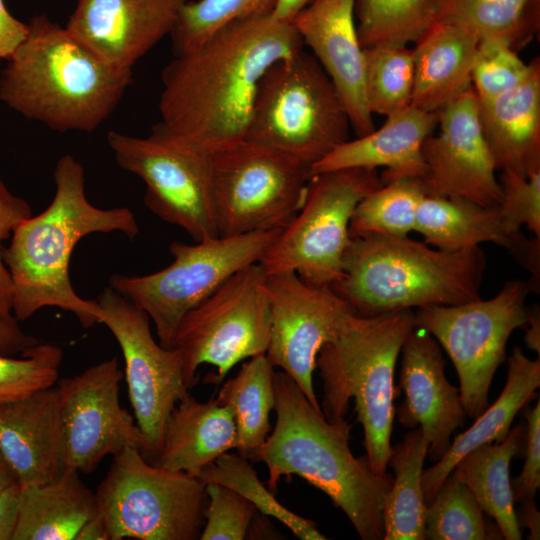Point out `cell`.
I'll use <instances>...</instances> for the list:
<instances>
[{
    "mask_svg": "<svg viewBox=\"0 0 540 540\" xmlns=\"http://www.w3.org/2000/svg\"><path fill=\"white\" fill-rule=\"evenodd\" d=\"M303 49L292 23L272 12L230 22L164 67L160 122L210 154L239 143L264 73Z\"/></svg>",
    "mask_w": 540,
    "mask_h": 540,
    "instance_id": "6da1fadb",
    "label": "cell"
},
{
    "mask_svg": "<svg viewBox=\"0 0 540 540\" xmlns=\"http://www.w3.org/2000/svg\"><path fill=\"white\" fill-rule=\"evenodd\" d=\"M53 179L56 190L49 206L20 223L9 246L2 248L12 283V314L21 322L43 307H58L90 328L99 323V305L73 289L72 252L89 234L121 232L132 241L139 227L129 208L102 209L89 202L84 168L72 155L59 158Z\"/></svg>",
    "mask_w": 540,
    "mask_h": 540,
    "instance_id": "7a4b0ae2",
    "label": "cell"
},
{
    "mask_svg": "<svg viewBox=\"0 0 540 540\" xmlns=\"http://www.w3.org/2000/svg\"><path fill=\"white\" fill-rule=\"evenodd\" d=\"M276 422L272 433L248 458L263 462L267 485L298 475L340 508L363 540H383V506L393 477L376 475L366 456L349 446L346 419L329 422L285 372L274 374Z\"/></svg>",
    "mask_w": 540,
    "mask_h": 540,
    "instance_id": "3957f363",
    "label": "cell"
},
{
    "mask_svg": "<svg viewBox=\"0 0 540 540\" xmlns=\"http://www.w3.org/2000/svg\"><path fill=\"white\" fill-rule=\"evenodd\" d=\"M132 70L106 62L47 15L33 16L0 74V101L58 132H92L115 110Z\"/></svg>",
    "mask_w": 540,
    "mask_h": 540,
    "instance_id": "277c9868",
    "label": "cell"
},
{
    "mask_svg": "<svg viewBox=\"0 0 540 540\" xmlns=\"http://www.w3.org/2000/svg\"><path fill=\"white\" fill-rule=\"evenodd\" d=\"M486 266L480 247L443 251L408 236L351 237L331 288L362 316L459 305L481 298Z\"/></svg>",
    "mask_w": 540,
    "mask_h": 540,
    "instance_id": "5b68a950",
    "label": "cell"
},
{
    "mask_svg": "<svg viewBox=\"0 0 540 540\" xmlns=\"http://www.w3.org/2000/svg\"><path fill=\"white\" fill-rule=\"evenodd\" d=\"M414 328L413 309L374 316L352 313L316 359L323 381L322 413L329 422L343 420L350 400L354 401L364 431L365 456L378 476L387 473L392 447L395 366Z\"/></svg>",
    "mask_w": 540,
    "mask_h": 540,
    "instance_id": "8992f818",
    "label": "cell"
},
{
    "mask_svg": "<svg viewBox=\"0 0 540 540\" xmlns=\"http://www.w3.org/2000/svg\"><path fill=\"white\" fill-rule=\"evenodd\" d=\"M343 101L317 59L304 49L261 78L245 139L311 167L348 140Z\"/></svg>",
    "mask_w": 540,
    "mask_h": 540,
    "instance_id": "52a82bcc",
    "label": "cell"
},
{
    "mask_svg": "<svg viewBox=\"0 0 540 540\" xmlns=\"http://www.w3.org/2000/svg\"><path fill=\"white\" fill-rule=\"evenodd\" d=\"M95 495L108 540H195L204 526L205 484L148 462L134 447L113 455Z\"/></svg>",
    "mask_w": 540,
    "mask_h": 540,
    "instance_id": "ba28073f",
    "label": "cell"
},
{
    "mask_svg": "<svg viewBox=\"0 0 540 540\" xmlns=\"http://www.w3.org/2000/svg\"><path fill=\"white\" fill-rule=\"evenodd\" d=\"M281 229L212 237L195 244L173 241V261L144 276L113 274L109 286L142 309L159 344L172 348L183 317L237 271L259 262Z\"/></svg>",
    "mask_w": 540,
    "mask_h": 540,
    "instance_id": "9c48e42d",
    "label": "cell"
},
{
    "mask_svg": "<svg viewBox=\"0 0 540 540\" xmlns=\"http://www.w3.org/2000/svg\"><path fill=\"white\" fill-rule=\"evenodd\" d=\"M383 185L377 169L348 168L313 174L306 200L259 261L268 275L293 271L316 286L332 287L343 274L358 203Z\"/></svg>",
    "mask_w": 540,
    "mask_h": 540,
    "instance_id": "30bf717a",
    "label": "cell"
},
{
    "mask_svg": "<svg viewBox=\"0 0 540 540\" xmlns=\"http://www.w3.org/2000/svg\"><path fill=\"white\" fill-rule=\"evenodd\" d=\"M268 274L259 262L234 273L183 317L172 348L190 388L198 367L211 364L219 384L240 361L266 354L270 334Z\"/></svg>",
    "mask_w": 540,
    "mask_h": 540,
    "instance_id": "8fae6325",
    "label": "cell"
},
{
    "mask_svg": "<svg viewBox=\"0 0 540 540\" xmlns=\"http://www.w3.org/2000/svg\"><path fill=\"white\" fill-rule=\"evenodd\" d=\"M310 177L308 167L246 139L213 153L218 236L283 229L302 208Z\"/></svg>",
    "mask_w": 540,
    "mask_h": 540,
    "instance_id": "7c38bea8",
    "label": "cell"
},
{
    "mask_svg": "<svg viewBox=\"0 0 540 540\" xmlns=\"http://www.w3.org/2000/svg\"><path fill=\"white\" fill-rule=\"evenodd\" d=\"M528 280L507 281L489 300L418 308L415 327L430 333L449 355L460 382V398L468 417L476 419L488 406L489 390L505 359L512 332L528 318Z\"/></svg>",
    "mask_w": 540,
    "mask_h": 540,
    "instance_id": "4fadbf2b",
    "label": "cell"
},
{
    "mask_svg": "<svg viewBox=\"0 0 540 540\" xmlns=\"http://www.w3.org/2000/svg\"><path fill=\"white\" fill-rule=\"evenodd\" d=\"M107 143L117 164L143 180L146 207L197 242L217 237L211 155L172 133L161 122L146 137L109 131Z\"/></svg>",
    "mask_w": 540,
    "mask_h": 540,
    "instance_id": "5bb4252c",
    "label": "cell"
},
{
    "mask_svg": "<svg viewBox=\"0 0 540 540\" xmlns=\"http://www.w3.org/2000/svg\"><path fill=\"white\" fill-rule=\"evenodd\" d=\"M96 301L99 323L111 331L123 354L128 395L143 438L140 452L155 464L168 418L189 392L180 354L175 348H164L156 342L147 314L110 286Z\"/></svg>",
    "mask_w": 540,
    "mask_h": 540,
    "instance_id": "9a60e30c",
    "label": "cell"
},
{
    "mask_svg": "<svg viewBox=\"0 0 540 540\" xmlns=\"http://www.w3.org/2000/svg\"><path fill=\"white\" fill-rule=\"evenodd\" d=\"M267 287L270 334L265 355L322 412L313 387L316 359L355 312L331 287L307 283L293 271L268 275Z\"/></svg>",
    "mask_w": 540,
    "mask_h": 540,
    "instance_id": "2e32d148",
    "label": "cell"
},
{
    "mask_svg": "<svg viewBox=\"0 0 540 540\" xmlns=\"http://www.w3.org/2000/svg\"><path fill=\"white\" fill-rule=\"evenodd\" d=\"M123 373L113 357L58 381L63 470L91 473L108 455L141 451L142 434L119 400Z\"/></svg>",
    "mask_w": 540,
    "mask_h": 540,
    "instance_id": "e0dca14e",
    "label": "cell"
},
{
    "mask_svg": "<svg viewBox=\"0 0 540 540\" xmlns=\"http://www.w3.org/2000/svg\"><path fill=\"white\" fill-rule=\"evenodd\" d=\"M437 113L439 130L422 147L426 172L420 181L425 194L458 196L486 207L498 205L501 187L472 86Z\"/></svg>",
    "mask_w": 540,
    "mask_h": 540,
    "instance_id": "ac0fdd59",
    "label": "cell"
},
{
    "mask_svg": "<svg viewBox=\"0 0 540 540\" xmlns=\"http://www.w3.org/2000/svg\"><path fill=\"white\" fill-rule=\"evenodd\" d=\"M400 386L405 400L398 408L399 422L420 427L429 442L427 455L440 460L451 445V435L465 424L460 390L445 376L440 344L427 331L415 327L401 352Z\"/></svg>",
    "mask_w": 540,
    "mask_h": 540,
    "instance_id": "d6986e66",
    "label": "cell"
},
{
    "mask_svg": "<svg viewBox=\"0 0 540 540\" xmlns=\"http://www.w3.org/2000/svg\"><path fill=\"white\" fill-rule=\"evenodd\" d=\"M187 0H78L66 29L111 65L134 64L169 35Z\"/></svg>",
    "mask_w": 540,
    "mask_h": 540,
    "instance_id": "ffe728a7",
    "label": "cell"
},
{
    "mask_svg": "<svg viewBox=\"0 0 540 540\" xmlns=\"http://www.w3.org/2000/svg\"><path fill=\"white\" fill-rule=\"evenodd\" d=\"M355 0H311L290 21L336 87L358 137L375 129L365 98V59Z\"/></svg>",
    "mask_w": 540,
    "mask_h": 540,
    "instance_id": "44dd1931",
    "label": "cell"
},
{
    "mask_svg": "<svg viewBox=\"0 0 540 540\" xmlns=\"http://www.w3.org/2000/svg\"><path fill=\"white\" fill-rule=\"evenodd\" d=\"M0 453L19 487L46 483L64 472L57 387L0 404Z\"/></svg>",
    "mask_w": 540,
    "mask_h": 540,
    "instance_id": "7402d4cb",
    "label": "cell"
},
{
    "mask_svg": "<svg viewBox=\"0 0 540 540\" xmlns=\"http://www.w3.org/2000/svg\"><path fill=\"white\" fill-rule=\"evenodd\" d=\"M438 123V113L412 105L386 117L385 123L355 140H347L311 167V175L348 168L377 169L382 183L400 178L422 179L426 172L422 147Z\"/></svg>",
    "mask_w": 540,
    "mask_h": 540,
    "instance_id": "603a6c76",
    "label": "cell"
},
{
    "mask_svg": "<svg viewBox=\"0 0 540 540\" xmlns=\"http://www.w3.org/2000/svg\"><path fill=\"white\" fill-rule=\"evenodd\" d=\"M478 108L496 169L524 177L540 170L539 60L522 83L496 97L478 100Z\"/></svg>",
    "mask_w": 540,
    "mask_h": 540,
    "instance_id": "cb8c5ba5",
    "label": "cell"
},
{
    "mask_svg": "<svg viewBox=\"0 0 540 540\" xmlns=\"http://www.w3.org/2000/svg\"><path fill=\"white\" fill-rule=\"evenodd\" d=\"M479 38L449 22L437 21L415 43L411 105L440 111L471 87V71Z\"/></svg>",
    "mask_w": 540,
    "mask_h": 540,
    "instance_id": "d4e9b609",
    "label": "cell"
},
{
    "mask_svg": "<svg viewBox=\"0 0 540 540\" xmlns=\"http://www.w3.org/2000/svg\"><path fill=\"white\" fill-rule=\"evenodd\" d=\"M232 411L215 398L199 402L189 392L172 410L156 465L197 475L230 449H235Z\"/></svg>",
    "mask_w": 540,
    "mask_h": 540,
    "instance_id": "484cf974",
    "label": "cell"
},
{
    "mask_svg": "<svg viewBox=\"0 0 540 540\" xmlns=\"http://www.w3.org/2000/svg\"><path fill=\"white\" fill-rule=\"evenodd\" d=\"M539 386V357L532 360L521 348L514 347L508 358L507 380L499 397L475 419L471 427L454 438L440 460L423 470L422 488L427 505L462 457L483 444L493 441L497 443L505 439L515 416L535 398V391Z\"/></svg>",
    "mask_w": 540,
    "mask_h": 540,
    "instance_id": "4316f807",
    "label": "cell"
},
{
    "mask_svg": "<svg viewBox=\"0 0 540 540\" xmlns=\"http://www.w3.org/2000/svg\"><path fill=\"white\" fill-rule=\"evenodd\" d=\"M96 513L95 493L79 472L67 470L49 482L20 487L12 540H76Z\"/></svg>",
    "mask_w": 540,
    "mask_h": 540,
    "instance_id": "83f0119b",
    "label": "cell"
},
{
    "mask_svg": "<svg viewBox=\"0 0 540 540\" xmlns=\"http://www.w3.org/2000/svg\"><path fill=\"white\" fill-rule=\"evenodd\" d=\"M526 427L510 429L504 440L483 444L462 457L452 470L469 488L480 507L492 517L506 540H521L509 477L512 458L523 448Z\"/></svg>",
    "mask_w": 540,
    "mask_h": 540,
    "instance_id": "f1b7e54d",
    "label": "cell"
},
{
    "mask_svg": "<svg viewBox=\"0 0 540 540\" xmlns=\"http://www.w3.org/2000/svg\"><path fill=\"white\" fill-rule=\"evenodd\" d=\"M414 231L426 244L443 251L468 250L484 242L509 250L521 232H506L498 205L486 207L458 196L428 195L418 207Z\"/></svg>",
    "mask_w": 540,
    "mask_h": 540,
    "instance_id": "f546056e",
    "label": "cell"
},
{
    "mask_svg": "<svg viewBox=\"0 0 540 540\" xmlns=\"http://www.w3.org/2000/svg\"><path fill=\"white\" fill-rule=\"evenodd\" d=\"M428 447L420 427L391 447L388 466L395 477L383 506V540H425L422 474Z\"/></svg>",
    "mask_w": 540,
    "mask_h": 540,
    "instance_id": "4dcf8cb0",
    "label": "cell"
},
{
    "mask_svg": "<svg viewBox=\"0 0 540 540\" xmlns=\"http://www.w3.org/2000/svg\"><path fill=\"white\" fill-rule=\"evenodd\" d=\"M274 367L265 354L251 357L223 384L216 400L229 407L236 426L235 449L249 457L268 437L275 406Z\"/></svg>",
    "mask_w": 540,
    "mask_h": 540,
    "instance_id": "1f68e13d",
    "label": "cell"
},
{
    "mask_svg": "<svg viewBox=\"0 0 540 540\" xmlns=\"http://www.w3.org/2000/svg\"><path fill=\"white\" fill-rule=\"evenodd\" d=\"M540 0H441L437 21L456 24L479 40L499 39L515 51L539 25Z\"/></svg>",
    "mask_w": 540,
    "mask_h": 540,
    "instance_id": "d6a6232c",
    "label": "cell"
},
{
    "mask_svg": "<svg viewBox=\"0 0 540 540\" xmlns=\"http://www.w3.org/2000/svg\"><path fill=\"white\" fill-rule=\"evenodd\" d=\"M441 0H355L354 16L363 49L406 47L437 22Z\"/></svg>",
    "mask_w": 540,
    "mask_h": 540,
    "instance_id": "836d02e7",
    "label": "cell"
},
{
    "mask_svg": "<svg viewBox=\"0 0 540 540\" xmlns=\"http://www.w3.org/2000/svg\"><path fill=\"white\" fill-rule=\"evenodd\" d=\"M425 195L420 179L400 178L384 183L356 206L350 236H408L415 229L417 210Z\"/></svg>",
    "mask_w": 540,
    "mask_h": 540,
    "instance_id": "e575fe53",
    "label": "cell"
},
{
    "mask_svg": "<svg viewBox=\"0 0 540 540\" xmlns=\"http://www.w3.org/2000/svg\"><path fill=\"white\" fill-rule=\"evenodd\" d=\"M425 540L503 539L469 488L451 471L427 505Z\"/></svg>",
    "mask_w": 540,
    "mask_h": 540,
    "instance_id": "d590c367",
    "label": "cell"
},
{
    "mask_svg": "<svg viewBox=\"0 0 540 540\" xmlns=\"http://www.w3.org/2000/svg\"><path fill=\"white\" fill-rule=\"evenodd\" d=\"M365 98L373 114L389 117L411 105L414 87L413 48L364 49Z\"/></svg>",
    "mask_w": 540,
    "mask_h": 540,
    "instance_id": "8d00e7d4",
    "label": "cell"
},
{
    "mask_svg": "<svg viewBox=\"0 0 540 540\" xmlns=\"http://www.w3.org/2000/svg\"><path fill=\"white\" fill-rule=\"evenodd\" d=\"M204 483L215 482L238 492L257 511L276 518L302 540H325L316 525L283 506L259 480L252 465L242 455L224 453L197 475Z\"/></svg>",
    "mask_w": 540,
    "mask_h": 540,
    "instance_id": "74e56055",
    "label": "cell"
},
{
    "mask_svg": "<svg viewBox=\"0 0 540 540\" xmlns=\"http://www.w3.org/2000/svg\"><path fill=\"white\" fill-rule=\"evenodd\" d=\"M276 0H196L180 8L169 34L173 54L191 51L230 22L272 12Z\"/></svg>",
    "mask_w": 540,
    "mask_h": 540,
    "instance_id": "f35d334b",
    "label": "cell"
},
{
    "mask_svg": "<svg viewBox=\"0 0 540 540\" xmlns=\"http://www.w3.org/2000/svg\"><path fill=\"white\" fill-rule=\"evenodd\" d=\"M63 350L38 343L20 358L0 356V404L21 399L58 382Z\"/></svg>",
    "mask_w": 540,
    "mask_h": 540,
    "instance_id": "ab89813d",
    "label": "cell"
},
{
    "mask_svg": "<svg viewBox=\"0 0 540 540\" xmlns=\"http://www.w3.org/2000/svg\"><path fill=\"white\" fill-rule=\"evenodd\" d=\"M535 60L525 63L505 41L480 40L471 71V86L478 100L496 97L522 83Z\"/></svg>",
    "mask_w": 540,
    "mask_h": 540,
    "instance_id": "60d3db41",
    "label": "cell"
},
{
    "mask_svg": "<svg viewBox=\"0 0 540 540\" xmlns=\"http://www.w3.org/2000/svg\"><path fill=\"white\" fill-rule=\"evenodd\" d=\"M208 496L201 540H242L257 511L245 497L231 488L210 482L205 484Z\"/></svg>",
    "mask_w": 540,
    "mask_h": 540,
    "instance_id": "b9f144b4",
    "label": "cell"
},
{
    "mask_svg": "<svg viewBox=\"0 0 540 540\" xmlns=\"http://www.w3.org/2000/svg\"><path fill=\"white\" fill-rule=\"evenodd\" d=\"M498 181V208L506 232L516 234L525 225L540 237V170L527 177L503 170Z\"/></svg>",
    "mask_w": 540,
    "mask_h": 540,
    "instance_id": "7bdbcfd3",
    "label": "cell"
},
{
    "mask_svg": "<svg viewBox=\"0 0 540 540\" xmlns=\"http://www.w3.org/2000/svg\"><path fill=\"white\" fill-rule=\"evenodd\" d=\"M32 216V209L23 198L12 194L0 178V311L12 313V283L2 259V242L15 228Z\"/></svg>",
    "mask_w": 540,
    "mask_h": 540,
    "instance_id": "ee69618b",
    "label": "cell"
},
{
    "mask_svg": "<svg viewBox=\"0 0 540 540\" xmlns=\"http://www.w3.org/2000/svg\"><path fill=\"white\" fill-rule=\"evenodd\" d=\"M526 448L522 472L511 482L513 499L522 502L534 499L540 487V401L526 413Z\"/></svg>",
    "mask_w": 540,
    "mask_h": 540,
    "instance_id": "f6af8a7d",
    "label": "cell"
},
{
    "mask_svg": "<svg viewBox=\"0 0 540 540\" xmlns=\"http://www.w3.org/2000/svg\"><path fill=\"white\" fill-rule=\"evenodd\" d=\"M38 340L25 333L12 313L0 311V356L22 354L26 349L38 344Z\"/></svg>",
    "mask_w": 540,
    "mask_h": 540,
    "instance_id": "bcb514c9",
    "label": "cell"
},
{
    "mask_svg": "<svg viewBox=\"0 0 540 540\" xmlns=\"http://www.w3.org/2000/svg\"><path fill=\"white\" fill-rule=\"evenodd\" d=\"M27 24L13 17L0 0V61L8 60L25 39Z\"/></svg>",
    "mask_w": 540,
    "mask_h": 540,
    "instance_id": "7dc6e473",
    "label": "cell"
},
{
    "mask_svg": "<svg viewBox=\"0 0 540 540\" xmlns=\"http://www.w3.org/2000/svg\"><path fill=\"white\" fill-rule=\"evenodd\" d=\"M19 491L14 484L0 493V540H12Z\"/></svg>",
    "mask_w": 540,
    "mask_h": 540,
    "instance_id": "c3c4849f",
    "label": "cell"
},
{
    "mask_svg": "<svg viewBox=\"0 0 540 540\" xmlns=\"http://www.w3.org/2000/svg\"><path fill=\"white\" fill-rule=\"evenodd\" d=\"M525 343L537 352H540V311L538 305L528 308V318L525 326Z\"/></svg>",
    "mask_w": 540,
    "mask_h": 540,
    "instance_id": "681fc988",
    "label": "cell"
},
{
    "mask_svg": "<svg viewBox=\"0 0 540 540\" xmlns=\"http://www.w3.org/2000/svg\"><path fill=\"white\" fill-rule=\"evenodd\" d=\"M311 0H276L272 15L274 18L290 22L292 18Z\"/></svg>",
    "mask_w": 540,
    "mask_h": 540,
    "instance_id": "f907efd6",
    "label": "cell"
},
{
    "mask_svg": "<svg viewBox=\"0 0 540 540\" xmlns=\"http://www.w3.org/2000/svg\"><path fill=\"white\" fill-rule=\"evenodd\" d=\"M539 516L540 514L537 510L534 499L522 501L521 521H523L524 525L530 530L529 539H539Z\"/></svg>",
    "mask_w": 540,
    "mask_h": 540,
    "instance_id": "816d5d0a",
    "label": "cell"
},
{
    "mask_svg": "<svg viewBox=\"0 0 540 540\" xmlns=\"http://www.w3.org/2000/svg\"><path fill=\"white\" fill-rule=\"evenodd\" d=\"M76 540H108L105 524L98 512L83 526Z\"/></svg>",
    "mask_w": 540,
    "mask_h": 540,
    "instance_id": "f5cc1de1",
    "label": "cell"
},
{
    "mask_svg": "<svg viewBox=\"0 0 540 540\" xmlns=\"http://www.w3.org/2000/svg\"><path fill=\"white\" fill-rule=\"evenodd\" d=\"M17 484L13 473L0 453V493Z\"/></svg>",
    "mask_w": 540,
    "mask_h": 540,
    "instance_id": "db71d44e",
    "label": "cell"
}]
</instances>
